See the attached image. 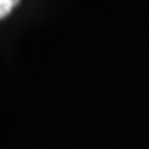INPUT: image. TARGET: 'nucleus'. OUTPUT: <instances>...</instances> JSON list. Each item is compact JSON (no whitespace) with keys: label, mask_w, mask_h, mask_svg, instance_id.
<instances>
[{"label":"nucleus","mask_w":149,"mask_h":149,"mask_svg":"<svg viewBox=\"0 0 149 149\" xmlns=\"http://www.w3.org/2000/svg\"><path fill=\"white\" fill-rule=\"evenodd\" d=\"M20 0H0V20L5 18L17 5H18Z\"/></svg>","instance_id":"obj_1"}]
</instances>
